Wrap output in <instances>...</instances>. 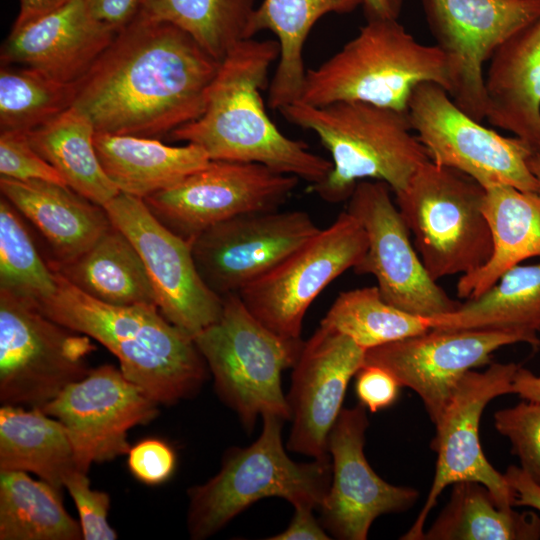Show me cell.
Segmentation results:
<instances>
[{"label":"cell","mask_w":540,"mask_h":540,"mask_svg":"<svg viewBox=\"0 0 540 540\" xmlns=\"http://www.w3.org/2000/svg\"><path fill=\"white\" fill-rule=\"evenodd\" d=\"M320 323L348 336L365 350L431 329L429 318L387 303L377 286L341 292Z\"/></svg>","instance_id":"obj_35"},{"label":"cell","mask_w":540,"mask_h":540,"mask_svg":"<svg viewBox=\"0 0 540 540\" xmlns=\"http://www.w3.org/2000/svg\"><path fill=\"white\" fill-rule=\"evenodd\" d=\"M505 479L516 495L515 506H528L540 511V484L521 467L510 465Z\"/></svg>","instance_id":"obj_45"},{"label":"cell","mask_w":540,"mask_h":540,"mask_svg":"<svg viewBox=\"0 0 540 540\" xmlns=\"http://www.w3.org/2000/svg\"><path fill=\"white\" fill-rule=\"evenodd\" d=\"M403 0H361L367 20L398 19Z\"/></svg>","instance_id":"obj_48"},{"label":"cell","mask_w":540,"mask_h":540,"mask_svg":"<svg viewBox=\"0 0 540 540\" xmlns=\"http://www.w3.org/2000/svg\"><path fill=\"white\" fill-rule=\"evenodd\" d=\"M141 0H85L93 16L117 31L127 25L140 10Z\"/></svg>","instance_id":"obj_43"},{"label":"cell","mask_w":540,"mask_h":540,"mask_svg":"<svg viewBox=\"0 0 540 540\" xmlns=\"http://www.w3.org/2000/svg\"><path fill=\"white\" fill-rule=\"evenodd\" d=\"M294 515L288 527L281 533L268 539L270 540H328L331 539L325 528L318 522L313 513V508L299 506L294 507Z\"/></svg>","instance_id":"obj_44"},{"label":"cell","mask_w":540,"mask_h":540,"mask_svg":"<svg viewBox=\"0 0 540 540\" xmlns=\"http://www.w3.org/2000/svg\"><path fill=\"white\" fill-rule=\"evenodd\" d=\"M104 208L140 254L168 321L194 337L219 319L223 298L199 275L189 241L156 219L141 198L120 192Z\"/></svg>","instance_id":"obj_17"},{"label":"cell","mask_w":540,"mask_h":540,"mask_svg":"<svg viewBox=\"0 0 540 540\" xmlns=\"http://www.w3.org/2000/svg\"><path fill=\"white\" fill-rule=\"evenodd\" d=\"M56 275V293L37 306L43 314L105 346L123 375L158 404L172 405L199 391L207 364L193 337L157 306L104 303Z\"/></svg>","instance_id":"obj_3"},{"label":"cell","mask_w":540,"mask_h":540,"mask_svg":"<svg viewBox=\"0 0 540 540\" xmlns=\"http://www.w3.org/2000/svg\"><path fill=\"white\" fill-rule=\"evenodd\" d=\"M482 210L493 250L483 266L458 280L457 296L466 300L479 297L520 262L540 257V192L494 185L485 188Z\"/></svg>","instance_id":"obj_25"},{"label":"cell","mask_w":540,"mask_h":540,"mask_svg":"<svg viewBox=\"0 0 540 540\" xmlns=\"http://www.w3.org/2000/svg\"><path fill=\"white\" fill-rule=\"evenodd\" d=\"M127 465L131 474L140 482L158 485L173 475L176 454L165 441L147 438L130 448Z\"/></svg>","instance_id":"obj_41"},{"label":"cell","mask_w":540,"mask_h":540,"mask_svg":"<svg viewBox=\"0 0 540 540\" xmlns=\"http://www.w3.org/2000/svg\"><path fill=\"white\" fill-rule=\"evenodd\" d=\"M368 247L366 232L347 210L273 270L238 295L249 312L275 334L301 338L303 319L315 298L353 269Z\"/></svg>","instance_id":"obj_11"},{"label":"cell","mask_w":540,"mask_h":540,"mask_svg":"<svg viewBox=\"0 0 540 540\" xmlns=\"http://www.w3.org/2000/svg\"><path fill=\"white\" fill-rule=\"evenodd\" d=\"M390 191L386 182L367 179L356 184L348 199L347 211L361 223L368 240L354 272L373 275L382 298L405 312L431 318L456 310L461 303L429 276L416 254Z\"/></svg>","instance_id":"obj_15"},{"label":"cell","mask_w":540,"mask_h":540,"mask_svg":"<svg viewBox=\"0 0 540 540\" xmlns=\"http://www.w3.org/2000/svg\"><path fill=\"white\" fill-rule=\"evenodd\" d=\"M0 190L42 233L55 262L77 258L112 226L104 207L66 185L0 177Z\"/></svg>","instance_id":"obj_24"},{"label":"cell","mask_w":540,"mask_h":540,"mask_svg":"<svg viewBox=\"0 0 540 540\" xmlns=\"http://www.w3.org/2000/svg\"><path fill=\"white\" fill-rule=\"evenodd\" d=\"M70 0H19V12L12 28L21 27L64 6Z\"/></svg>","instance_id":"obj_46"},{"label":"cell","mask_w":540,"mask_h":540,"mask_svg":"<svg viewBox=\"0 0 540 540\" xmlns=\"http://www.w3.org/2000/svg\"><path fill=\"white\" fill-rule=\"evenodd\" d=\"M279 53L277 40L238 43L221 61L201 116L169 138L201 147L210 160L259 163L310 184L323 180L332 162L285 136L266 112L261 92Z\"/></svg>","instance_id":"obj_2"},{"label":"cell","mask_w":540,"mask_h":540,"mask_svg":"<svg viewBox=\"0 0 540 540\" xmlns=\"http://www.w3.org/2000/svg\"><path fill=\"white\" fill-rule=\"evenodd\" d=\"M259 437L250 446L232 447L219 472L188 489L187 526L191 538L206 539L256 501L281 497L293 507L319 508L330 488L329 459L293 461L282 442L284 420L265 414Z\"/></svg>","instance_id":"obj_6"},{"label":"cell","mask_w":540,"mask_h":540,"mask_svg":"<svg viewBox=\"0 0 540 540\" xmlns=\"http://www.w3.org/2000/svg\"><path fill=\"white\" fill-rule=\"evenodd\" d=\"M319 231L309 213L277 209L234 216L189 242L202 280L223 298L239 294Z\"/></svg>","instance_id":"obj_16"},{"label":"cell","mask_w":540,"mask_h":540,"mask_svg":"<svg viewBox=\"0 0 540 540\" xmlns=\"http://www.w3.org/2000/svg\"><path fill=\"white\" fill-rule=\"evenodd\" d=\"M285 120L314 132L332 158V168L310 190L322 200H348L362 180L386 182L396 193L429 159L407 112L360 101L324 106L293 102L279 110Z\"/></svg>","instance_id":"obj_4"},{"label":"cell","mask_w":540,"mask_h":540,"mask_svg":"<svg viewBox=\"0 0 540 540\" xmlns=\"http://www.w3.org/2000/svg\"><path fill=\"white\" fill-rule=\"evenodd\" d=\"M16 208L0 200V291L36 306L57 290V275L38 254Z\"/></svg>","instance_id":"obj_37"},{"label":"cell","mask_w":540,"mask_h":540,"mask_svg":"<svg viewBox=\"0 0 540 540\" xmlns=\"http://www.w3.org/2000/svg\"><path fill=\"white\" fill-rule=\"evenodd\" d=\"M411 127L437 165L456 169L488 188L510 185L540 192L527 161L533 154L518 137H505L462 111L441 85L423 82L407 106Z\"/></svg>","instance_id":"obj_10"},{"label":"cell","mask_w":540,"mask_h":540,"mask_svg":"<svg viewBox=\"0 0 540 540\" xmlns=\"http://www.w3.org/2000/svg\"><path fill=\"white\" fill-rule=\"evenodd\" d=\"M158 405L120 368L105 364L90 369L41 409L64 425L76 469L88 473L93 463L128 454V431L152 421Z\"/></svg>","instance_id":"obj_18"},{"label":"cell","mask_w":540,"mask_h":540,"mask_svg":"<svg viewBox=\"0 0 540 540\" xmlns=\"http://www.w3.org/2000/svg\"><path fill=\"white\" fill-rule=\"evenodd\" d=\"M528 167L531 173L536 177L540 183V155L532 154L527 161Z\"/></svg>","instance_id":"obj_49"},{"label":"cell","mask_w":540,"mask_h":540,"mask_svg":"<svg viewBox=\"0 0 540 540\" xmlns=\"http://www.w3.org/2000/svg\"><path fill=\"white\" fill-rule=\"evenodd\" d=\"M520 342L530 345L517 332L430 329L366 350L364 365L387 370L401 387L415 391L435 425L468 371L488 364L497 349Z\"/></svg>","instance_id":"obj_19"},{"label":"cell","mask_w":540,"mask_h":540,"mask_svg":"<svg viewBox=\"0 0 540 540\" xmlns=\"http://www.w3.org/2000/svg\"><path fill=\"white\" fill-rule=\"evenodd\" d=\"M355 376L356 395L371 412L388 408L396 401L401 386L387 370L363 365Z\"/></svg>","instance_id":"obj_42"},{"label":"cell","mask_w":540,"mask_h":540,"mask_svg":"<svg viewBox=\"0 0 540 540\" xmlns=\"http://www.w3.org/2000/svg\"><path fill=\"white\" fill-rule=\"evenodd\" d=\"M365 353L351 338L321 323L304 341L286 396L292 420L288 450L313 459L330 458L328 436Z\"/></svg>","instance_id":"obj_21"},{"label":"cell","mask_w":540,"mask_h":540,"mask_svg":"<svg viewBox=\"0 0 540 540\" xmlns=\"http://www.w3.org/2000/svg\"><path fill=\"white\" fill-rule=\"evenodd\" d=\"M486 116L540 155V18L493 53L485 76Z\"/></svg>","instance_id":"obj_23"},{"label":"cell","mask_w":540,"mask_h":540,"mask_svg":"<svg viewBox=\"0 0 540 540\" xmlns=\"http://www.w3.org/2000/svg\"><path fill=\"white\" fill-rule=\"evenodd\" d=\"M368 424L363 404L342 408L328 436L332 479L319 507L320 523L337 539H367L378 516L406 511L419 496L414 488L389 484L371 468L364 454Z\"/></svg>","instance_id":"obj_20"},{"label":"cell","mask_w":540,"mask_h":540,"mask_svg":"<svg viewBox=\"0 0 540 540\" xmlns=\"http://www.w3.org/2000/svg\"><path fill=\"white\" fill-rule=\"evenodd\" d=\"M256 0H141L139 12L177 26L219 61L240 42Z\"/></svg>","instance_id":"obj_34"},{"label":"cell","mask_w":540,"mask_h":540,"mask_svg":"<svg viewBox=\"0 0 540 540\" xmlns=\"http://www.w3.org/2000/svg\"><path fill=\"white\" fill-rule=\"evenodd\" d=\"M193 339L219 397L248 432L260 415L291 419L281 374L295 365L304 345L301 338L275 334L249 312L238 294H229L223 297L219 319Z\"/></svg>","instance_id":"obj_7"},{"label":"cell","mask_w":540,"mask_h":540,"mask_svg":"<svg viewBox=\"0 0 540 540\" xmlns=\"http://www.w3.org/2000/svg\"><path fill=\"white\" fill-rule=\"evenodd\" d=\"M0 175L19 181L44 180L66 185L58 171L36 152L27 134L22 132H0Z\"/></svg>","instance_id":"obj_40"},{"label":"cell","mask_w":540,"mask_h":540,"mask_svg":"<svg viewBox=\"0 0 540 540\" xmlns=\"http://www.w3.org/2000/svg\"><path fill=\"white\" fill-rule=\"evenodd\" d=\"M26 134L36 152L80 195L104 207L120 193L99 161L93 124L76 108Z\"/></svg>","instance_id":"obj_31"},{"label":"cell","mask_w":540,"mask_h":540,"mask_svg":"<svg viewBox=\"0 0 540 540\" xmlns=\"http://www.w3.org/2000/svg\"><path fill=\"white\" fill-rule=\"evenodd\" d=\"M48 264L77 289L104 303L157 306L140 254L113 224L77 258Z\"/></svg>","instance_id":"obj_28"},{"label":"cell","mask_w":540,"mask_h":540,"mask_svg":"<svg viewBox=\"0 0 540 540\" xmlns=\"http://www.w3.org/2000/svg\"><path fill=\"white\" fill-rule=\"evenodd\" d=\"M540 484V483H539Z\"/></svg>","instance_id":"obj_50"},{"label":"cell","mask_w":540,"mask_h":540,"mask_svg":"<svg viewBox=\"0 0 540 540\" xmlns=\"http://www.w3.org/2000/svg\"><path fill=\"white\" fill-rule=\"evenodd\" d=\"M1 540H81L80 523L70 516L62 492L27 472L0 471Z\"/></svg>","instance_id":"obj_33"},{"label":"cell","mask_w":540,"mask_h":540,"mask_svg":"<svg viewBox=\"0 0 540 540\" xmlns=\"http://www.w3.org/2000/svg\"><path fill=\"white\" fill-rule=\"evenodd\" d=\"M116 33L93 16L85 0H70L49 14L12 28L1 47V65L29 67L57 81L76 83Z\"/></svg>","instance_id":"obj_22"},{"label":"cell","mask_w":540,"mask_h":540,"mask_svg":"<svg viewBox=\"0 0 540 540\" xmlns=\"http://www.w3.org/2000/svg\"><path fill=\"white\" fill-rule=\"evenodd\" d=\"M298 181L296 176L259 163L211 160L179 183L143 200L164 226L191 241L234 216L279 209Z\"/></svg>","instance_id":"obj_12"},{"label":"cell","mask_w":540,"mask_h":540,"mask_svg":"<svg viewBox=\"0 0 540 540\" xmlns=\"http://www.w3.org/2000/svg\"><path fill=\"white\" fill-rule=\"evenodd\" d=\"M91 338L67 328L39 308L0 291V402L42 408L84 378Z\"/></svg>","instance_id":"obj_9"},{"label":"cell","mask_w":540,"mask_h":540,"mask_svg":"<svg viewBox=\"0 0 540 540\" xmlns=\"http://www.w3.org/2000/svg\"><path fill=\"white\" fill-rule=\"evenodd\" d=\"M515 363H493L485 371H468L459 381L441 418L435 424L431 447L437 452L436 470L424 506L414 524L401 537L422 540L426 519L442 491L459 481L486 486L502 508H513L516 495L486 459L479 438L482 412L494 398L511 393Z\"/></svg>","instance_id":"obj_13"},{"label":"cell","mask_w":540,"mask_h":540,"mask_svg":"<svg viewBox=\"0 0 540 540\" xmlns=\"http://www.w3.org/2000/svg\"><path fill=\"white\" fill-rule=\"evenodd\" d=\"M431 329L504 330L525 335L537 349L540 339V262L519 264L475 299L454 311L429 318Z\"/></svg>","instance_id":"obj_29"},{"label":"cell","mask_w":540,"mask_h":540,"mask_svg":"<svg viewBox=\"0 0 540 540\" xmlns=\"http://www.w3.org/2000/svg\"><path fill=\"white\" fill-rule=\"evenodd\" d=\"M484 194L485 188L470 176L431 160L395 193L397 207L434 281L470 273L490 258L493 244L482 210Z\"/></svg>","instance_id":"obj_8"},{"label":"cell","mask_w":540,"mask_h":540,"mask_svg":"<svg viewBox=\"0 0 540 540\" xmlns=\"http://www.w3.org/2000/svg\"><path fill=\"white\" fill-rule=\"evenodd\" d=\"M76 469L64 425L41 408H0V471L36 474L62 492L65 477Z\"/></svg>","instance_id":"obj_30"},{"label":"cell","mask_w":540,"mask_h":540,"mask_svg":"<svg viewBox=\"0 0 540 540\" xmlns=\"http://www.w3.org/2000/svg\"><path fill=\"white\" fill-rule=\"evenodd\" d=\"M511 393L519 395L523 400L540 402V376L519 366L514 375Z\"/></svg>","instance_id":"obj_47"},{"label":"cell","mask_w":540,"mask_h":540,"mask_svg":"<svg viewBox=\"0 0 540 540\" xmlns=\"http://www.w3.org/2000/svg\"><path fill=\"white\" fill-rule=\"evenodd\" d=\"M99 161L120 192L144 199L211 161L199 146H170L155 138L95 133Z\"/></svg>","instance_id":"obj_26"},{"label":"cell","mask_w":540,"mask_h":540,"mask_svg":"<svg viewBox=\"0 0 540 540\" xmlns=\"http://www.w3.org/2000/svg\"><path fill=\"white\" fill-rule=\"evenodd\" d=\"M497 431L506 436L520 467L540 483V402L525 400L494 414Z\"/></svg>","instance_id":"obj_38"},{"label":"cell","mask_w":540,"mask_h":540,"mask_svg":"<svg viewBox=\"0 0 540 540\" xmlns=\"http://www.w3.org/2000/svg\"><path fill=\"white\" fill-rule=\"evenodd\" d=\"M422 5L435 45L449 63L450 97L481 122L486 116L483 66L510 36L540 18V0H422Z\"/></svg>","instance_id":"obj_14"},{"label":"cell","mask_w":540,"mask_h":540,"mask_svg":"<svg viewBox=\"0 0 540 540\" xmlns=\"http://www.w3.org/2000/svg\"><path fill=\"white\" fill-rule=\"evenodd\" d=\"M64 488L75 503L84 540L117 539L116 531L108 522L109 494L92 489L87 473L77 469L65 477Z\"/></svg>","instance_id":"obj_39"},{"label":"cell","mask_w":540,"mask_h":540,"mask_svg":"<svg viewBox=\"0 0 540 540\" xmlns=\"http://www.w3.org/2000/svg\"><path fill=\"white\" fill-rule=\"evenodd\" d=\"M360 5L361 0H263L256 7L248 37L253 38L260 31H271L280 48L268 88L270 109L279 111L298 101L307 71L303 49L315 23L330 13H351Z\"/></svg>","instance_id":"obj_27"},{"label":"cell","mask_w":540,"mask_h":540,"mask_svg":"<svg viewBox=\"0 0 540 540\" xmlns=\"http://www.w3.org/2000/svg\"><path fill=\"white\" fill-rule=\"evenodd\" d=\"M76 83L24 66L1 65L0 132L28 133L73 105Z\"/></svg>","instance_id":"obj_36"},{"label":"cell","mask_w":540,"mask_h":540,"mask_svg":"<svg viewBox=\"0 0 540 540\" xmlns=\"http://www.w3.org/2000/svg\"><path fill=\"white\" fill-rule=\"evenodd\" d=\"M540 517L533 511L502 508L476 481L453 484L450 500L422 540H537Z\"/></svg>","instance_id":"obj_32"},{"label":"cell","mask_w":540,"mask_h":540,"mask_svg":"<svg viewBox=\"0 0 540 540\" xmlns=\"http://www.w3.org/2000/svg\"><path fill=\"white\" fill-rule=\"evenodd\" d=\"M221 61L141 12L76 82L72 107L95 133L160 138L201 116Z\"/></svg>","instance_id":"obj_1"},{"label":"cell","mask_w":540,"mask_h":540,"mask_svg":"<svg viewBox=\"0 0 540 540\" xmlns=\"http://www.w3.org/2000/svg\"><path fill=\"white\" fill-rule=\"evenodd\" d=\"M423 82L450 93L452 75L442 50L419 43L398 19L367 20L338 52L306 71L298 102L360 101L407 112L413 90Z\"/></svg>","instance_id":"obj_5"}]
</instances>
